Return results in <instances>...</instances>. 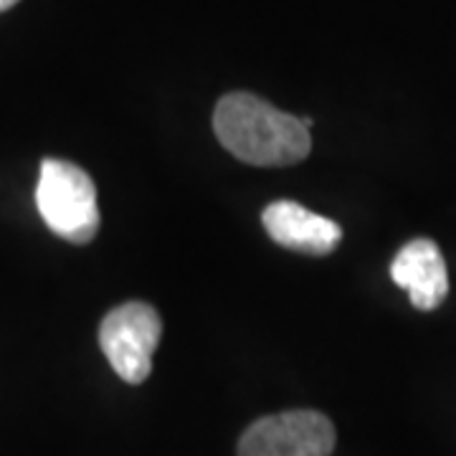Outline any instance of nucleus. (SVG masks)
Returning a JSON list of instances; mask_svg holds the SVG:
<instances>
[{
  "label": "nucleus",
  "mask_w": 456,
  "mask_h": 456,
  "mask_svg": "<svg viewBox=\"0 0 456 456\" xmlns=\"http://www.w3.org/2000/svg\"><path fill=\"white\" fill-rule=\"evenodd\" d=\"M213 130L233 158L256 167L302 163L312 147L305 119L281 112L248 92H231L216 104Z\"/></svg>",
  "instance_id": "nucleus-1"
},
{
  "label": "nucleus",
  "mask_w": 456,
  "mask_h": 456,
  "mask_svg": "<svg viewBox=\"0 0 456 456\" xmlns=\"http://www.w3.org/2000/svg\"><path fill=\"white\" fill-rule=\"evenodd\" d=\"M36 208L44 224L71 244H89L99 231L97 188L79 165L46 158L36 185Z\"/></svg>",
  "instance_id": "nucleus-2"
},
{
  "label": "nucleus",
  "mask_w": 456,
  "mask_h": 456,
  "mask_svg": "<svg viewBox=\"0 0 456 456\" xmlns=\"http://www.w3.org/2000/svg\"><path fill=\"white\" fill-rule=\"evenodd\" d=\"M163 338V320L145 302H125L114 307L99 325V347L112 370L125 383H145L152 370V355Z\"/></svg>",
  "instance_id": "nucleus-3"
},
{
  "label": "nucleus",
  "mask_w": 456,
  "mask_h": 456,
  "mask_svg": "<svg viewBox=\"0 0 456 456\" xmlns=\"http://www.w3.org/2000/svg\"><path fill=\"white\" fill-rule=\"evenodd\" d=\"M335 426L317 411H284L244 431L239 456H330Z\"/></svg>",
  "instance_id": "nucleus-4"
},
{
  "label": "nucleus",
  "mask_w": 456,
  "mask_h": 456,
  "mask_svg": "<svg viewBox=\"0 0 456 456\" xmlns=\"http://www.w3.org/2000/svg\"><path fill=\"white\" fill-rule=\"evenodd\" d=\"M261 224L266 233L284 248L299 254L327 256L342 241L340 224L325 218L320 213L294 203V200H274L261 213Z\"/></svg>",
  "instance_id": "nucleus-5"
},
{
  "label": "nucleus",
  "mask_w": 456,
  "mask_h": 456,
  "mask_svg": "<svg viewBox=\"0 0 456 456\" xmlns=\"http://www.w3.org/2000/svg\"><path fill=\"white\" fill-rule=\"evenodd\" d=\"M391 279L401 289H406L416 310H436L449 294L446 261L431 239L408 241L393 259Z\"/></svg>",
  "instance_id": "nucleus-6"
},
{
  "label": "nucleus",
  "mask_w": 456,
  "mask_h": 456,
  "mask_svg": "<svg viewBox=\"0 0 456 456\" xmlns=\"http://www.w3.org/2000/svg\"><path fill=\"white\" fill-rule=\"evenodd\" d=\"M16 3L18 0H0V13H3V11H8V8H13Z\"/></svg>",
  "instance_id": "nucleus-7"
}]
</instances>
